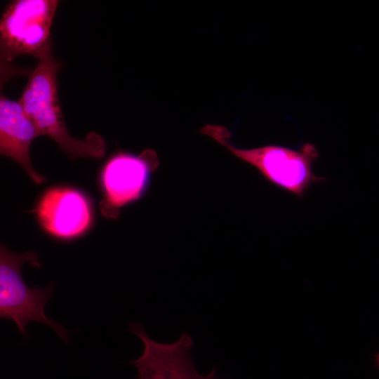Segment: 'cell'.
<instances>
[{"instance_id": "cell-9", "label": "cell", "mask_w": 379, "mask_h": 379, "mask_svg": "<svg viewBox=\"0 0 379 379\" xmlns=\"http://www.w3.org/2000/svg\"><path fill=\"white\" fill-rule=\"evenodd\" d=\"M375 363L377 368L379 369V352L374 355Z\"/></svg>"}, {"instance_id": "cell-6", "label": "cell", "mask_w": 379, "mask_h": 379, "mask_svg": "<svg viewBox=\"0 0 379 379\" xmlns=\"http://www.w3.org/2000/svg\"><path fill=\"white\" fill-rule=\"evenodd\" d=\"M128 331L143 344L141 356L130 363L137 371V379H221L216 370L206 375L199 374L190 357L191 336L182 333L176 341L164 344L150 338L142 324L130 323Z\"/></svg>"}, {"instance_id": "cell-5", "label": "cell", "mask_w": 379, "mask_h": 379, "mask_svg": "<svg viewBox=\"0 0 379 379\" xmlns=\"http://www.w3.org/2000/svg\"><path fill=\"white\" fill-rule=\"evenodd\" d=\"M159 165L158 156L152 149H145L138 155L127 152L113 154L100 174L103 198L100 208L102 215L115 218L121 207L139 199Z\"/></svg>"}, {"instance_id": "cell-1", "label": "cell", "mask_w": 379, "mask_h": 379, "mask_svg": "<svg viewBox=\"0 0 379 379\" xmlns=\"http://www.w3.org/2000/svg\"><path fill=\"white\" fill-rule=\"evenodd\" d=\"M60 65L52 52L38 60L18 99L39 135H47L71 158H102L105 142L95 132L84 139L71 136L65 124L57 91Z\"/></svg>"}, {"instance_id": "cell-8", "label": "cell", "mask_w": 379, "mask_h": 379, "mask_svg": "<svg viewBox=\"0 0 379 379\" xmlns=\"http://www.w3.org/2000/svg\"><path fill=\"white\" fill-rule=\"evenodd\" d=\"M39 136L35 126L18 101L1 95L0 98V152L20 164L36 184L45 178L34 168L29 157L32 140Z\"/></svg>"}, {"instance_id": "cell-2", "label": "cell", "mask_w": 379, "mask_h": 379, "mask_svg": "<svg viewBox=\"0 0 379 379\" xmlns=\"http://www.w3.org/2000/svg\"><path fill=\"white\" fill-rule=\"evenodd\" d=\"M223 146L236 157L254 167L269 182L301 199L313 183L324 180L312 173L319 157L316 147L306 142L298 149L279 145L242 149L232 145V134L225 126L206 124L199 130Z\"/></svg>"}, {"instance_id": "cell-4", "label": "cell", "mask_w": 379, "mask_h": 379, "mask_svg": "<svg viewBox=\"0 0 379 379\" xmlns=\"http://www.w3.org/2000/svg\"><path fill=\"white\" fill-rule=\"evenodd\" d=\"M58 0H14L0 20L1 62L27 55L38 60L52 52L51 27Z\"/></svg>"}, {"instance_id": "cell-3", "label": "cell", "mask_w": 379, "mask_h": 379, "mask_svg": "<svg viewBox=\"0 0 379 379\" xmlns=\"http://www.w3.org/2000/svg\"><path fill=\"white\" fill-rule=\"evenodd\" d=\"M26 262L36 267H41L37 253H15L4 244L1 245L0 317L14 321L23 338L27 336V324L36 321L51 327L64 342L67 343V330L61 324L49 319L44 312L52 294L53 284L50 283L46 288L28 287L21 274L22 265Z\"/></svg>"}, {"instance_id": "cell-7", "label": "cell", "mask_w": 379, "mask_h": 379, "mask_svg": "<svg viewBox=\"0 0 379 379\" xmlns=\"http://www.w3.org/2000/svg\"><path fill=\"white\" fill-rule=\"evenodd\" d=\"M34 212L46 232L60 240L81 237L93 220L92 207L87 197L66 187L47 190L39 199Z\"/></svg>"}]
</instances>
